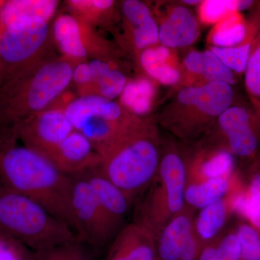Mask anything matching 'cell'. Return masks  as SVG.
Segmentation results:
<instances>
[{"instance_id": "obj_12", "label": "cell", "mask_w": 260, "mask_h": 260, "mask_svg": "<svg viewBox=\"0 0 260 260\" xmlns=\"http://www.w3.org/2000/svg\"><path fill=\"white\" fill-rule=\"evenodd\" d=\"M24 146L47 157L74 130L64 111H44L12 126Z\"/></svg>"}, {"instance_id": "obj_7", "label": "cell", "mask_w": 260, "mask_h": 260, "mask_svg": "<svg viewBox=\"0 0 260 260\" xmlns=\"http://www.w3.org/2000/svg\"><path fill=\"white\" fill-rule=\"evenodd\" d=\"M65 115L75 130L85 135L99 151L134 118L119 103L95 94L80 95L68 104Z\"/></svg>"}, {"instance_id": "obj_40", "label": "cell", "mask_w": 260, "mask_h": 260, "mask_svg": "<svg viewBox=\"0 0 260 260\" xmlns=\"http://www.w3.org/2000/svg\"><path fill=\"white\" fill-rule=\"evenodd\" d=\"M2 32H3V28L0 26V39H1Z\"/></svg>"}, {"instance_id": "obj_9", "label": "cell", "mask_w": 260, "mask_h": 260, "mask_svg": "<svg viewBox=\"0 0 260 260\" xmlns=\"http://www.w3.org/2000/svg\"><path fill=\"white\" fill-rule=\"evenodd\" d=\"M203 140L249 160L260 151V111L249 102H234Z\"/></svg>"}, {"instance_id": "obj_36", "label": "cell", "mask_w": 260, "mask_h": 260, "mask_svg": "<svg viewBox=\"0 0 260 260\" xmlns=\"http://www.w3.org/2000/svg\"><path fill=\"white\" fill-rule=\"evenodd\" d=\"M70 5L83 13H112L116 3L112 0H73Z\"/></svg>"}, {"instance_id": "obj_6", "label": "cell", "mask_w": 260, "mask_h": 260, "mask_svg": "<svg viewBox=\"0 0 260 260\" xmlns=\"http://www.w3.org/2000/svg\"><path fill=\"white\" fill-rule=\"evenodd\" d=\"M0 234L21 243L34 252L78 239L68 225L45 208L0 183Z\"/></svg>"}, {"instance_id": "obj_1", "label": "cell", "mask_w": 260, "mask_h": 260, "mask_svg": "<svg viewBox=\"0 0 260 260\" xmlns=\"http://www.w3.org/2000/svg\"><path fill=\"white\" fill-rule=\"evenodd\" d=\"M162 138L154 117L135 116L115 138L98 151L99 172L132 205L143 196L156 174Z\"/></svg>"}, {"instance_id": "obj_31", "label": "cell", "mask_w": 260, "mask_h": 260, "mask_svg": "<svg viewBox=\"0 0 260 260\" xmlns=\"http://www.w3.org/2000/svg\"><path fill=\"white\" fill-rule=\"evenodd\" d=\"M246 8L244 0H203L196 13L201 25L213 26L232 12H242Z\"/></svg>"}, {"instance_id": "obj_25", "label": "cell", "mask_w": 260, "mask_h": 260, "mask_svg": "<svg viewBox=\"0 0 260 260\" xmlns=\"http://www.w3.org/2000/svg\"><path fill=\"white\" fill-rule=\"evenodd\" d=\"M236 174L232 177L186 183L185 205L198 211L225 198L232 189Z\"/></svg>"}, {"instance_id": "obj_15", "label": "cell", "mask_w": 260, "mask_h": 260, "mask_svg": "<svg viewBox=\"0 0 260 260\" xmlns=\"http://www.w3.org/2000/svg\"><path fill=\"white\" fill-rule=\"evenodd\" d=\"M181 59V78L176 90L216 83H227L232 86L237 83L238 75L209 49L203 51L190 49Z\"/></svg>"}, {"instance_id": "obj_18", "label": "cell", "mask_w": 260, "mask_h": 260, "mask_svg": "<svg viewBox=\"0 0 260 260\" xmlns=\"http://www.w3.org/2000/svg\"><path fill=\"white\" fill-rule=\"evenodd\" d=\"M155 239L137 222L126 224L116 234L106 260H155Z\"/></svg>"}, {"instance_id": "obj_20", "label": "cell", "mask_w": 260, "mask_h": 260, "mask_svg": "<svg viewBox=\"0 0 260 260\" xmlns=\"http://www.w3.org/2000/svg\"><path fill=\"white\" fill-rule=\"evenodd\" d=\"M137 60L145 75L158 85L175 88L179 84L181 59L177 49L160 44L140 53Z\"/></svg>"}, {"instance_id": "obj_29", "label": "cell", "mask_w": 260, "mask_h": 260, "mask_svg": "<svg viewBox=\"0 0 260 260\" xmlns=\"http://www.w3.org/2000/svg\"><path fill=\"white\" fill-rule=\"evenodd\" d=\"M93 74L95 95L114 101L119 97L125 88L128 79L126 75L115 67L102 59H93L89 62Z\"/></svg>"}, {"instance_id": "obj_4", "label": "cell", "mask_w": 260, "mask_h": 260, "mask_svg": "<svg viewBox=\"0 0 260 260\" xmlns=\"http://www.w3.org/2000/svg\"><path fill=\"white\" fill-rule=\"evenodd\" d=\"M234 102V88L227 83L180 88L154 118L175 139L193 143L204 138Z\"/></svg>"}, {"instance_id": "obj_34", "label": "cell", "mask_w": 260, "mask_h": 260, "mask_svg": "<svg viewBox=\"0 0 260 260\" xmlns=\"http://www.w3.org/2000/svg\"><path fill=\"white\" fill-rule=\"evenodd\" d=\"M241 247L240 260H260V236L250 224L239 220L235 226Z\"/></svg>"}, {"instance_id": "obj_38", "label": "cell", "mask_w": 260, "mask_h": 260, "mask_svg": "<svg viewBox=\"0 0 260 260\" xmlns=\"http://www.w3.org/2000/svg\"><path fill=\"white\" fill-rule=\"evenodd\" d=\"M73 80L80 88H85L88 85H91L93 82V74L90 64L80 62L73 69Z\"/></svg>"}, {"instance_id": "obj_2", "label": "cell", "mask_w": 260, "mask_h": 260, "mask_svg": "<svg viewBox=\"0 0 260 260\" xmlns=\"http://www.w3.org/2000/svg\"><path fill=\"white\" fill-rule=\"evenodd\" d=\"M0 183L34 200L73 230V179L45 156L15 142L0 155Z\"/></svg>"}, {"instance_id": "obj_26", "label": "cell", "mask_w": 260, "mask_h": 260, "mask_svg": "<svg viewBox=\"0 0 260 260\" xmlns=\"http://www.w3.org/2000/svg\"><path fill=\"white\" fill-rule=\"evenodd\" d=\"M54 39L63 54L69 58L81 59L87 57L88 51L85 47L79 21L70 15H59L53 26Z\"/></svg>"}, {"instance_id": "obj_30", "label": "cell", "mask_w": 260, "mask_h": 260, "mask_svg": "<svg viewBox=\"0 0 260 260\" xmlns=\"http://www.w3.org/2000/svg\"><path fill=\"white\" fill-rule=\"evenodd\" d=\"M241 247L235 227L224 230L203 246L199 260H240Z\"/></svg>"}, {"instance_id": "obj_8", "label": "cell", "mask_w": 260, "mask_h": 260, "mask_svg": "<svg viewBox=\"0 0 260 260\" xmlns=\"http://www.w3.org/2000/svg\"><path fill=\"white\" fill-rule=\"evenodd\" d=\"M48 21L23 17L5 26L0 39V85L39 63L49 38Z\"/></svg>"}, {"instance_id": "obj_16", "label": "cell", "mask_w": 260, "mask_h": 260, "mask_svg": "<svg viewBox=\"0 0 260 260\" xmlns=\"http://www.w3.org/2000/svg\"><path fill=\"white\" fill-rule=\"evenodd\" d=\"M46 158L69 177L98 169L102 161L91 142L75 129Z\"/></svg>"}, {"instance_id": "obj_24", "label": "cell", "mask_w": 260, "mask_h": 260, "mask_svg": "<svg viewBox=\"0 0 260 260\" xmlns=\"http://www.w3.org/2000/svg\"><path fill=\"white\" fill-rule=\"evenodd\" d=\"M244 162L245 169H239L245 189L242 221L250 224L260 236V151Z\"/></svg>"}, {"instance_id": "obj_27", "label": "cell", "mask_w": 260, "mask_h": 260, "mask_svg": "<svg viewBox=\"0 0 260 260\" xmlns=\"http://www.w3.org/2000/svg\"><path fill=\"white\" fill-rule=\"evenodd\" d=\"M55 0H10L0 3V26L23 17H39L49 21L57 8Z\"/></svg>"}, {"instance_id": "obj_32", "label": "cell", "mask_w": 260, "mask_h": 260, "mask_svg": "<svg viewBox=\"0 0 260 260\" xmlns=\"http://www.w3.org/2000/svg\"><path fill=\"white\" fill-rule=\"evenodd\" d=\"M88 244L75 239L39 252H35V260H94Z\"/></svg>"}, {"instance_id": "obj_14", "label": "cell", "mask_w": 260, "mask_h": 260, "mask_svg": "<svg viewBox=\"0 0 260 260\" xmlns=\"http://www.w3.org/2000/svg\"><path fill=\"white\" fill-rule=\"evenodd\" d=\"M120 15L124 47L137 59L145 49L160 44L158 25L147 3L123 1Z\"/></svg>"}, {"instance_id": "obj_39", "label": "cell", "mask_w": 260, "mask_h": 260, "mask_svg": "<svg viewBox=\"0 0 260 260\" xmlns=\"http://www.w3.org/2000/svg\"><path fill=\"white\" fill-rule=\"evenodd\" d=\"M3 148H4V143H3V140L0 138V155H1L2 152H3Z\"/></svg>"}, {"instance_id": "obj_37", "label": "cell", "mask_w": 260, "mask_h": 260, "mask_svg": "<svg viewBox=\"0 0 260 260\" xmlns=\"http://www.w3.org/2000/svg\"><path fill=\"white\" fill-rule=\"evenodd\" d=\"M204 244L198 239L193 230L177 260H199Z\"/></svg>"}, {"instance_id": "obj_19", "label": "cell", "mask_w": 260, "mask_h": 260, "mask_svg": "<svg viewBox=\"0 0 260 260\" xmlns=\"http://www.w3.org/2000/svg\"><path fill=\"white\" fill-rule=\"evenodd\" d=\"M196 210L185 206L166 223L155 239V260H177L194 230Z\"/></svg>"}, {"instance_id": "obj_10", "label": "cell", "mask_w": 260, "mask_h": 260, "mask_svg": "<svg viewBox=\"0 0 260 260\" xmlns=\"http://www.w3.org/2000/svg\"><path fill=\"white\" fill-rule=\"evenodd\" d=\"M73 179L71 209L73 230L80 241L93 247H104L112 242L96 196L83 176Z\"/></svg>"}, {"instance_id": "obj_11", "label": "cell", "mask_w": 260, "mask_h": 260, "mask_svg": "<svg viewBox=\"0 0 260 260\" xmlns=\"http://www.w3.org/2000/svg\"><path fill=\"white\" fill-rule=\"evenodd\" d=\"M150 10L162 45L179 50L191 47L199 39L202 25L191 7L181 1H157Z\"/></svg>"}, {"instance_id": "obj_22", "label": "cell", "mask_w": 260, "mask_h": 260, "mask_svg": "<svg viewBox=\"0 0 260 260\" xmlns=\"http://www.w3.org/2000/svg\"><path fill=\"white\" fill-rule=\"evenodd\" d=\"M198 211L195 215L194 232L203 244L213 240L225 230L228 222L234 215L228 194Z\"/></svg>"}, {"instance_id": "obj_35", "label": "cell", "mask_w": 260, "mask_h": 260, "mask_svg": "<svg viewBox=\"0 0 260 260\" xmlns=\"http://www.w3.org/2000/svg\"><path fill=\"white\" fill-rule=\"evenodd\" d=\"M0 260H35V252L18 241L0 234Z\"/></svg>"}, {"instance_id": "obj_28", "label": "cell", "mask_w": 260, "mask_h": 260, "mask_svg": "<svg viewBox=\"0 0 260 260\" xmlns=\"http://www.w3.org/2000/svg\"><path fill=\"white\" fill-rule=\"evenodd\" d=\"M246 30V17L242 12L234 11L211 27L207 36V44L208 47H234L244 40Z\"/></svg>"}, {"instance_id": "obj_33", "label": "cell", "mask_w": 260, "mask_h": 260, "mask_svg": "<svg viewBox=\"0 0 260 260\" xmlns=\"http://www.w3.org/2000/svg\"><path fill=\"white\" fill-rule=\"evenodd\" d=\"M244 75L249 102L260 111V37L251 51Z\"/></svg>"}, {"instance_id": "obj_23", "label": "cell", "mask_w": 260, "mask_h": 260, "mask_svg": "<svg viewBox=\"0 0 260 260\" xmlns=\"http://www.w3.org/2000/svg\"><path fill=\"white\" fill-rule=\"evenodd\" d=\"M158 84L146 75L128 80L121 94L119 104L128 112L139 117L147 116L156 102Z\"/></svg>"}, {"instance_id": "obj_5", "label": "cell", "mask_w": 260, "mask_h": 260, "mask_svg": "<svg viewBox=\"0 0 260 260\" xmlns=\"http://www.w3.org/2000/svg\"><path fill=\"white\" fill-rule=\"evenodd\" d=\"M186 186L182 144L174 138H162L158 170L136 203L133 221L146 228L156 239L166 223L185 206Z\"/></svg>"}, {"instance_id": "obj_3", "label": "cell", "mask_w": 260, "mask_h": 260, "mask_svg": "<svg viewBox=\"0 0 260 260\" xmlns=\"http://www.w3.org/2000/svg\"><path fill=\"white\" fill-rule=\"evenodd\" d=\"M73 65L61 59L44 61L0 85V127L46 111L73 80Z\"/></svg>"}, {"instance_id": "obj_13", "label": "cell", "mask_w": 260, "mask_h": 260, "mask_svg": "<svg viewBox=\"0 0 260 260\" xmlns=\"http://www.w3.org/2000/svg\"><path fill=\"white\" fill-rule=\"evenodd\" d=\"M182 144L186 183L232 177L237 172V158L227 150L200 140Z\"/></svg>"}, {"instance_id": "obj_21", "label": "cell", "mask_w": 260, "mask_h": 260, "mask_svg": "<svg viewBox=\"0 0 260 260\" xmlns=\"http://www.w3.org/2000/svg\"><path fill=\"white\" fill-rule=\"evenodd\" d=\"M246 18V37L239 45L231 48H208L237 75L244 74L251 51L260 37V2H256Z\"/></svg>"}, {"instance_id": "obj_17", "label": "cell", "mask_w": 260, "mask_h": 260, "mask_svg": "<svg viewBox=\"0 0 260 260\" xmlns=\"http://www.w3.org/2000/svg\"><path fill=\"white\" fill-rule=\"evenodd\" d=\"M80 175L87 179L96 196L108 234L112 242L116 234L126 225L124 222L126 215L133 205L119 188L101 174L99 168Z\"/></svg>"}]
</instances>
